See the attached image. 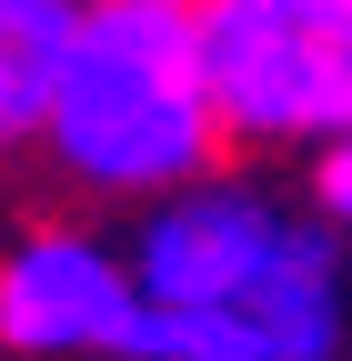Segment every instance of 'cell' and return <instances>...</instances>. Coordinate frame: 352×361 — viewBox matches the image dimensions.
<instances>
[{
    "mask_svg": "<svg viewBox=\"0 0 352 361\" xmlns=\"http://www.w3.org/2000/svg\"><path fill=\"white\" fill-rule=\"evenodd\" d=\"M0 351L11 361H151V291L131 241L40 221L0 251Z\"/></svg>",
    "mask_w": 352,
    "mask_h": 361,
    "instance_id": "cell-4",
    "label": "cell"
},
{
    "mask_svg": "<svg viewBox=\"0 0 352 361\" xmlns=\"http://www.w3.org/2000/svg\"><path fill=\"white\" fill-rule=\"evenodd\" d=\"M222 130L252 161H322L352 141V0H201Z\"/></svg>",
    "mask_w": 352,
    "mask_h": 361,
    "instance_id": "cell-3",
    "label": "cell"
},
{
    "mask_svg": "<svg viewBox=\"0 0 352 361\" xmlns=\"http://www.w3.org/2000/svg\"><path fill=\"white\" fill-rule=\"evenodd\" d=\"M312 201H322V211H332V221H342V231H352V141H342V151H322V161H312Z\"/></svg>",
    "mask_w": 352,
    "mask_h": 361,
    "instance_id": "cell-6",
    "label": "cell"
},
{
    "mask_svg": "<svg viewBox=\"0 0 352 361\" xmlns=\"http://www.w3.org/2000/svg\"><path fill=\"white\" fill-rule=\"evenodd\" d=\"M81 0H0V161L40 141V101H51V61L71 40Z\"/></svg>",
    "mask_w": 352,
    "mask_h": 361,
    "instance_id": "cell-5",
    "label": "cell"
},
{
    "mask_svg": "<svg viewBox=\"0 0 352 361\" xmlns=\"http://www.w3.org/2000/svg\"><path fill=\"white\" fill-rule=\"evenodd\" d=\"M30 151L91 201H161L222 171L232 130L211 90L201 0H81Z\"/></svg>",
    "mask_w": 352,
    "mask_h": 361,
    "instance_id": "cell-2",
    "label": "cell"
},
{
    "mask_svg": "<svg viewBox=\"0 0 352 361\" xmlns=\"http://www.w3.org/2000/svg\"><path fill=\"white\" fill-rule=\"evenodd\" d=\"M131 261L151 291V361H342L352 341L342 221L322 201L292 211L252 171L141 201Z\"/></svg>",
    "mask_w": 352,
    "mask_h": 361,
    "instance_id": "cell-1",
    "label": "cell"
}]
</instances>
